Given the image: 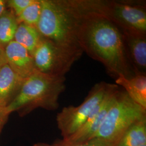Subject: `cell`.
<instances>
[{"label": "cell", "instance_id": "cell-1", "mask_svg": "<svg viewBox=\"0 0 146 146\" xmlns=\"http://www.w3.org/2000/svg\"><path fill=\"white\" fill-rule=\"evenodd\" d=\"M78 40L83 52L101 63L113 78H130L135 74L128 58L122 32L101 13L85 16L78 28Z\"/></svg>", "mask_w": 146, "mask_h": 146}, {"label": "cell", "instance_id": "cell-2", "mask_svg": "<svg viewBox=\"0 0 146 146\" xmlns=\"http://www.w3.org/2000/svg\"><path fill=\"white\" fill-rule=\"evenodd\" d=\"M104 0H41V13L36 28L43 38L81 56L83 50L78 31L90 13L102 14Z\"/></svg>", "mask_w": 146, "mask_h": 146}, {"label": "cell", "instance_id": "cell-3", "mask_svg": "<svg viewBox=\"0 0 146 146\" xmlns=\"http://www.w3.org/2000/svg\"><path fill=\"white\" fill-rule=\"evenodd\" d=\"M65 76H54L35 71L25 78L21 89L6 110L23 117L37 108L54 111L59 107L60 95L66 89Z\"/></svg>", "mask_w": 146, "mask_h": 146}, {"label": "cell", "instance_id": "cell-4", "mask_svg": "<svg viewBox=\"0 0 146 146\" xmlns=\"http://www.w3.org/2000/svg\"><path fill=\"white\" fill-rule=\"evenodd\" d=\"M146 117V109L131 99L125 90L119 89L95 137L115 146L131 125Z\"/></svg>", "mask_w": 146, "mask_h": 146}, {"label": "cell", "instance_id": "cell-5", "mask_svg": "<svg viewBox=\"0 0 146 146\" xmlns=\"http://www.w3.org/2000/svg\"><path fill=\"white\" fill-rule=\"evenodd\" d=\"M116 85L104 82L96 84L81 104L63 108L58 113L56 119L62 139L72 135L84 125L95 108Z\"/></svg>", "mask_w": 146, "mask_h": 146}, {"label": "cell", "instance_id": "cell-6", "mask_svg": "<svg viewBox=\"0 0 146 146\" xmlns=\"http://www.w3.org/2000/svg\"><path fill=\"white\" fill-rule=\"evenodd\" d=\"M31 56L36 71L54 76H65L81 57L43 37Z\"/></svg>", "mask_w": 146, "mask_h": 146}, {"label": "cell", "instance_id": "cell-7", "mask_svg": "<svg viewBox=\"0 0 146 146\" xmlns=\"http://www.w3.org/2000/svg\"><path fill=\"white\" fill-rule=\"evenodd\" d=\"M102 14L118 27L121 31L146 34V2L141 1H106Z\"/></svg>", "mask_w": 146, "mask_h": 146}, {"label": "cell", "instance_id": "cell-8", "mask_svg": "<svg viewBox=\"0 0 146 146\" xmlns=\"http://www.w3.org/2000/svg\"><path fill=\"white\" fill-rule=\"evenodd\" d=\"M119 89V86L116 84L95 108L84 125L67 139H61L62 141L67 144H74L81 143L95 137L115 99Z\"/></svg>", "mask_w": 146, "mask_h": 146}, {"label": "cell", "instance_id": "cell-9", "mask_svg": "<svg viewBox=\"0 0 146 146\" xmlns=\"http://www.w3.org/2000/svg\"><path fill=\"white\" fill-rule=\"evenodd\" d=\"M4 50L6 63L22 78H27L36 71L30 53L15 41L7 44Z\"/></svg>", "mask_w": 146, "mask_h": 146}, {"label": "cell", "instance_id": "cell-10", "mask_svg": "<svg viewBox=\"0 0 146 146\" xmlns=\"http://www.w3.org/2000/svg\"><path fill=\"white\" fill-rule=\"evenodd\" d=\"M121 31L125 38L128 58L135 74H146V34Z\"/></svg>", "mask_w": 146, "mask_h": 146}, {"label": "cell", "instance_id": "cell-11", "mask_svg": "<svg viewBox=\"0 0 146 146\" xmlns=\"http://www.w3.org/2000/svg\"><path fill=\"white\" fill-rule=\"evenodd\" d=\"M5 63L0 68V107L7 108L15 99L24 82Z\"/></svg>", "mask_w": 146, "mask_h": 146}, {"label": "cell", "instance_id": "cell-12", "mask_svg": "<svg viewBox=\"0 0 146 146\" xmlns=\"http://www.w3.org/2000/svg\"><path fill=\"white\" fill-rule=\"evenodd\" d=\"M115 82L124 88L134 102L146 110V74L137 73L130 78L119 76L115 79Z\"/></svg>", "mask_w": 146, "mask_h": 146}, {"label": "cell", "instance_id": "cell-13", "mask_svg": "<svg viewBox=\"0 0 146 146\" xmlns=\"http://www.w3.org/2000/svg\"><path fill=\"white\" fill-rule=\"evenodd\" d=\"M41 38L36 27L20 23L16 31L14 41L25 47L32 55Z\"/></svg>", "mask_w": 146, "mask_h": 146}, {"label": "cell", "instance_id": "cell-14", "mask_svg": "<svg viewBox=\"0 0 146 146\" xmlns=\"http://www.w3.org/2000/svg\"><path fill=\"white\" fill-rule=\"evenodd\" d=\"M146 145V117L131 125L115 146H141Z\"/></svg>", "mask_w": 146, "mask_h": 146}, {"label": "cell", "instance_id": "cell-15", "mask_svg": "<svg viewBox=\"0 0 146 146\" xmlns=\"http://www.w3.org/2000/svg\"><path fill=\"white\" fill-rule=\"evenodd\" d=\"M19 25L17 16L7 8L0 15V44L3 47L14 40V35Z\"/></svg>", "mask_w": 146, "mask_h": 146}, {"label": "cell", "instance_id": "cell-16", "mask_svg": "<svg viewBox=\"0 0 146 146\" xmlns=\"http://www.w3.org/2000/svg\"><path fill=\"white\" fill-rule=\"evenodd\" d=\"M41 0H34L33 2L17 16L19 23L36 27L41 13Z\"/></svg>", "mask_w": 146, "mask_h": 146}, {"label": "cell", "instance_id": "cell-17", "mask_svg": "<svg viewBox=\"0 0 146 146\" xmlns=\"http://www.w3.org/2000/svg\"><path fill=\"white\" fill-rule=\"evenodd\" d=\"M53 145L55 146H112L104 139L97 136L81 143L74 144H67L61 139H58L54 142Z\"/></svg>", "mask_w": 146, "mask_h": 146}, {"label": "cell", "instance_id": "cell-18", "mask_svg": "<svg viewBox=\"0 0 146 146\" xmlns=\"http://www.w3.org/2000/svg\"><path fill=\"white\" fill-rule=\"evenodd\" d=\"M7 8L13 11L16 16L19 15L34 0H6Z\"/></svg>", "mask_w": 146, "mask_h": 146}, {"label": "cell", "instance_id": "cell-19", "mask_svg": "<svg viewBox=\"0 0 146 146\" xmlns=\"http://www.w3.org/2000/svg\"><path fill=\"white\" fill-rule=\"evenodd\" d=\"M9 115L5 108L0 107V135L8 120Z\"/></svg>", "mask_w": 146, "mask_h": 146}, {"label": "cell", "instance_id": "cell-20", "mask_svg": "<svg viewBox=\"0 0 146 146\" xmlns=\"http://www.w3.org/2000/svg\"><path fill=\"white\" fill-rule=\"evenodd\" d=\"M6 63L4 47L0 44V68Z\"/></svg>", "mask_w": 146, "mask_h": 146}, {"label": "cell", "instance_id": "cell-21", "mask_svg": "<svg viewBox=\"0 0 146 146\" xmlns=\"http://www.w3.org/2000/svg\"><path fill=\"white\" fill-rule=\"evenodd\" d=\"M7 9L6 0H0V15Z\"/></svg>", "mask_w": 146, "mask_h": 146}, {"label": "cell", "instance_id": "cell-22", "mask_svg": "<svg viewBox=\"0 0 146 146\" xmlns=\"http://www.w3.org/2000/svg\"><path fill=\"white\" fill-rule=\"evenodd\" d=\"M33 146H55L52 145H49L48 143H42V142H38V143H36L35 144H34Z\"/></svg>", "mask_w": 146, "mask_h": 146}, {"label": "cell", "instance_id": "cell-23", "mask_svg": "<svg viewBox=\"0 0 146 146\" xmlns=\"http://www.w3.org/2000/svg\"><path fill=\"white\" fill-rule=\"evenodd\" d=\"M146 146V145H143V146Z\"/></svg>", "mask_w": 146, "mask_h": 146}]
</instances>
